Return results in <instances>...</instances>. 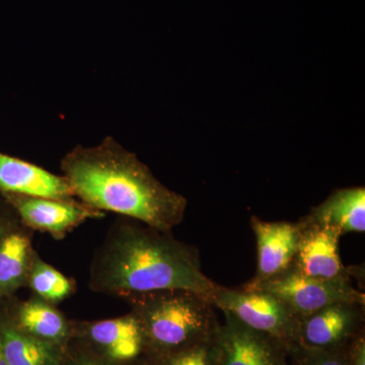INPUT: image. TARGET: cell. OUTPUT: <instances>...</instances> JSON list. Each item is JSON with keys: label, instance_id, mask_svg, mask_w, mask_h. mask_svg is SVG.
<instances>
[{"label": "cell", "instance_id": "obj_12", "mask_svg": "<svg viewBox=\"0 0 365 365\" xmlns=\"http://www.w3.org/2000/svg\"><path fill=\"white\" fill-rule=\"evenodd\" d=\"M0 191L2 194L42 198L74 199L76 197L66 177L1 153Z\"/></svg>", "mask_w": 365, "mask_h": 365}, {"label": "cell", "instance_id": "obj_1", "mask_svg": "<svg viewBox=\"0 0 365 365\" xmlns=\"http://www.w3.org/2000/svg\"><path fill=\"white\" fill-rule=\"evenodd\" d=\"M91 289L127 297L182 289L212 300L218 284L201 269L195 247L137 222L115 223L91 266Z\"/></svg>", "mask_w": 365, "mask_h": 365}, {"label": "cell", "instance_id": "obj_21", "mask_svg": "<svg viewBox=\"0 0 365 365\" xmlns=\"http://www.w3.org/2000/svg\"><path fill=\"white\" fill-rule=\"evenodd\" d=\"M349 365H365V341L364 336H359L354 340L351 351L348 356Z\"/></svg>", "mask_w": 365, "mask_h": 365}, {"label": "cell", "instance_id": "obj_8", "mask_svg": "<svg viewBox=\"0 0 365 365\" xmlns=\"http://www.w3.org/2000/svg\"><path fill=\"white\" fill-rule=\"evenodd\" d=\"M225 314L212 337L217 365H279L278 343Z\"/></svg>", "mask_w": 365, "mask_h": 365}, {"label": "cell", "instance_id": "obj_23", "mask_svg": "<svg viewBox=\"0 0 365 365\" xmlns=\"http://www.w3.org/2000/svg\"><path fill=\"white\" fill-rule=\"evenodd\" d=\"M0 365H9V364H7L6 357H4V353L1 351V349H0Z\"/></svg>", "mask_w": 365, "mask_h": 365}, {"label": "cell", "instance_id": "obj_16", "mask_svg": "<svg viewBox=\"0 0 365 365\" xmlns=\"http://www.w3.org/2000/svg\"><path fill=\"white\" fill-rule=\"evenodd\" d=\"M35 251L25 232L11 228L0 241V302L25 287Z\"/></svg>", "mask_w": 365, "mask_h": 365}, {"label": "cell", "instance_id": "obj_2", "mask_svg": "<svg viewBox=\"0 0 365 365\" xmlns=\"http://www.w3.org/2000/svg\"><path fill=\"white\" fill-rule=\"evenodd\" d=\"M61 170L81 202L118 213L163 232L184 220L187 199L153 176L134 153L106 137L96 146L66 153Z\"/></svg>", "mask_w": 365, "mask_h": 365}, {"label": "cell", "instance_id": "obj_9", "mask_svg": "<svg viewBox=\"0 0 365 365\" xmlns=\"http://www.w3.org/2000/svg\"><path fill=\"white\" fill-rule=\"evenodd\" d=\"M365 304L337 302L300 319L299 343L321 350H338L359 331Z\"/></svg>", "mask_w": 365, "mask_h": 365}, {"label": "cell", "instance_id": "obj_13", "mask_svg": "<svg viewBox=\"0 0 365 365\" xmlns=\"http://www.w3.org/2000/svg\"><path fill=\"white\" fill-rule=\"evenodd\" d=\"M9 319L21 332L36 339L67 347L72 337V325L53 304L40 297L21 302Z\"/></svg>", "mask_w": 365, "mask_h": 365}, {"label": "cell", "instance_id": "obj_22", "mask_svg": "<svg viewBox=\"0 0 365 365\" xmlns=\"http://www.w3.org/2000/svg\"><path fill=\"white\" fill-rule=\"evenodd\" d=\"M11 230V222L6 218H4V216H0V241L4 239V235Z\"/></svg>", "mask_w": 365, "mask_h": 365}, {"label": "cell", "instance_id": "obj_7", "mask_svg": "<svg viewBox=\"0 0 365 365\" xmlns=\"http://www.w3.org/2000/svg\"><path fill=\"white\" fill-rule=\"evenodd\" d=\"M26 227L48 232L61 239L67 232L93 218L104 217L105 213L95 210L74 199H52L4 194Z\"/></svg>", "mask_w": 365, "mask_h": 365}, {"label": "cell", "instance_id": "obj_4", "mask_svg": "<svg viewBox=\"0 0 365 365\" xmlns=\"http://www.w3.org/2000/svg\"><path fill=\"white\" fill-rule=\"evenodd\" d=\"M212 302L222 313L278 344L299 343L300 319L272 294L218 285Z\"/></svg>", "mask_w": 365, "mask_h": 365}, {"label": "cell", "instance_id": "obj_18", "mask_svg": "<svg viewBox=\"0 0 365 365\" xmlns=\"http://www.w3.org/2000/svg\"><path fill=\"white\" fill-rule=\"evenodd\" d=\"M157 365H217L212 339L165 355L157 359Z\"/></svg>", "mask_w": 365, "mask_h": 365}, {"label": "cell", "instance_id": "obj_14", "mask_svg": "<svg viewBox=\"0 0 365 365\" xmlns=\"http://www.w3.org/2000/svg\"><path fill=\"white\" fill-rule=\"evenodd\" d=\"M307 220L337 230L342 235L364 232L365 189L364 187L337 190L323 203L312 209Z\"/></svg>", "mask_w": 365, "mask_h": 365}, {"label": "cell", "instance_id": "obj_19", "mask_svg": "<svg viewBox=\"0 0 365 365\" xmlns=\"http://www.w3.org/2000/svg\"><path fill=\"white\" fill-rule=\"evenodd\" d=\"M294 349L299 365H349L348 357L338 350H321L297 344L290 346Z\"/></svg>", "mask_w": 365, "mask_h": 365}, {"label": "cell", "instance_id": "obj_24", "mask_svg": "<svg viewBox=\"0 0 365 365\" xmlns=\"http://www.w3.org/2000/svg\"><path fill=\"white\" fill-rule=\"evenodd\" d=\"M279 365H287V364L284 361V360L281 359Z\"/></svg>", "mask_w": 365, "mask_h": 365}, {"label": "cell", "instance_id": "obj_5", "mask_svg": "<svg viewBox=\"0 0 365 365\" xmlns=\"http://www.w3.org/2000/svg\"><path fill=\"white\" fill-rule=\"evenodd\" d=\"M242 289L267 292L280 299L299 319L337 302L365 304L364 292L353 287L350 278L321 279L289 270L261 282H251Z\"/></svg>", "mask_w": 365, "mask_h": 365}, {"label": "cell", "instance_id": "obj_10", "mask_svg": "<svg viewBox=\"0 0 365 365\" xmlns=\"http://www.w3.org/2000/svg\"><path fill=\"white\" fill-rule=\"evenodd\" d=\"M300 222L302 234L294 267L304 275L321 279L350 278L349 269L341 261L339 232L307 217Z\"/></svg>", "mask_w": 365, "mask_h": 365}, {"label": "cell", "instance_id": "obj_6", "mask_svg": "<svg viewBox=\"0 0 365 365\" xmlns=\"http://www.w3.org/2000/svg\"><path fill=\"white\" fill-rule=\"evenodd\" d=\"M72 336L83 343V349L115 364H134L146 352L143 329L132 313L72 326Z\"/></svg>", "mask_w": 365, "mask_h": 365}, {"label": "cell", "instance_id": "obj_20", "mask_svg": "<svg viewBox=\"0 0 365 365\" xmlns=\"http://www.w3.org/2000/svg\"><path fill=\"white\" fill-rule=\"evenodd\" d=\"M64 365H134V364H120L109 360L97 356L88 350H79L78 352L68 353L66 350V362Z\"/></svg>", "mask_w": 365, "mask_h": 365}, {"label": "cell", "instance_id": "obj_3", "mask_svg": "<svg viewBox=\"0 0 365 365\" xmlns=\"http://www.w3.org/2000/svg\"><path fill=\"white\" fill-rule=\"evenodd\" d=\"M125 299L143 329L146 351L157 359L208 342L218 326L212 300L188 290H160Z\"/></svg>", "mask_w": 365, "mask_h": 365}, {"label": "cell", "instance_id": "obj_15", "mask_svg": "<svg viewBox=\"0 0 365 365\" xmlns=\"http://www.w3.org/2000/svg\"><path fill=\"white\" fill-rule=\"evenodd\" d=\"M0 349L9 365H64L67 347L31 337L0 316Z\"/></svg>", "mask_w": 365, "mask_h": 365}, {"label": "cell", "instance_id": "obj_17", "mask_svg": "<svg viewBox=\"0 0 365 365\" xmlns=\"http://www.w3.org/2000/svg\"><path fill=\"white\" fill-rule=\"evenodd\" d=\"M26 285L38 297L55 304L73 294L74 285L66 275L46 263L37 254L34 257Z\"/></svg>", "mask_w": 365, "mask_h": 365}, {"label": "cell", "instance_id": "obj_11", "mask_svg": "<svg viewBox=\"0 0 365 365\" xmlns=\"http://www.w3.org/2000/svg\"><path fill=\"white\" fill-rule=\"evenodd\" d=\"M258 251L257 273L251 282H261L284 273L294 266L302 234V222L251 220Z\"/></svg>", "mask_w": 365, "mask_h": 365}]
</instances>
